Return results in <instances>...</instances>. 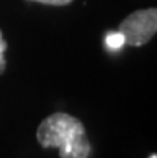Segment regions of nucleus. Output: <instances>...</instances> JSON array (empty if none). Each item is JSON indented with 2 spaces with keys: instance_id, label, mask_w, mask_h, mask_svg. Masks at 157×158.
<instances>
[{
  "instance_id": "nucleus-1",
  "label": "nucleus",
  "mask_w": 157,
  "mask_h": 158,
  "mask_svg": "<svg viewBox=\"0 0 157 158\" xmlns=\"http://www.w3.org/2000/svg\"><path fill=\"white\" fill-rule=\"evenodd\" d=\"M37 141L43 148H58L61 158H88L91 153L84 123L64 112L43 120L37 128Z\"/></svg>"
},
{
  "instance_id": "nucleus-2",
  "label": "nucleus",
  "mask_w": 157,
  "mask_h": 158,
  "mask_svg": "<svg viewBox=\"0 0 157 158\" xmlns=\"http://www.w3.org/2000/svg\"><path fill=\"white\" fill-rule=\"evenodd\" d=\"M119 32L122 34L125 45H146L157 32V10L147 8V10L133 11L120 23Z\"/></svg>"
},
{
  "instance_id": "nucleus-3",
  "label": "nucleus",
  "mask_w": 157,
  "mask_h": 158,
  "mask_svg": "<svg viewBox=\"0 0 157 158\" xmlns=\"http://www.w3.org/2000/svg\"><path fill=\"white\" fill-rule=\"evenodd\" d=\"M106 45H107L109 50H120L122 46L125 45V40H124L122 34L119 31L117 32H111L106 37Z\"/></svg>"
},
{
  "instance_id": "nucleus-4",
  "label": "nucleus",
  "mask_w": 157,
  "mask_h": 158,
  "mask_svg": "<svg viewBox=\"0 0 157 158\" xmlns=\"http://www.w3.org/2000/svg\"><path fill=\"white\" fill-rule=\"evenodd\" d=\"M7 42L3 40V35H2V31H0V73L3 72L5 69V51H7Z\"/></svg>"
},
{
  "instance_id": "nucleus-5",
  "label": "nucleus",
  "mask_w": 157,
  "mask_h": 158,
  "mask_svg": "<svg viewBox=\"0 0 157 158\" xmlns=\"http://www.w3.org/2000/svg\"><path fill=\"white\" fill-rule=\"evenodd\" d=\"M29 2H37V3H43V5H55V6H63V5H69L74 0H29Z\"/></svg>"
},
{
  "instance_id": "nucleus-6",
  "label": "nucleus",
  "mask_w": 157,
  "mask_h": 158,
  "mask_svg": "<svg viewBox=\"0 0 157 158\" xmlns=\"http://www.w3.org/2000/svg\"><path fill=\"white\" fill-rule=\"evenodd\" d=\"M149 158H157V155H151V156H149Z\"/></svg>"
}]
</instances>
